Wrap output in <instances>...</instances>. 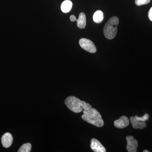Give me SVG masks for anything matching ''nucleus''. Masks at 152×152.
I'll return each mask as SVG.
<instances>
[{"label": "nucleus", "mask_w": 152, "mask_h": 152, "mask_svg": "<svg viewBox=\"0 0 152 152\" xmlns=\"http://www.w3.org/2000/svg\"><path fill=\"white\" fill-rule=\"evenodd\" d=\"M64 103L68 108L75 113H80L83 110L88 111L92 108L89 104L74 96L68 97L65 100Z\"/></svg>", "instance_id": "1"}, {"label": "nucleus", "mask_w": 152, "mask_h": 152, "mask_svg": "<svg viewBox=\"0 0 152 152\" xmlns=\"http://www.w3.org/2000/svg\"><path fill=\"white\" fill-rule=\"evenodd\" d=\"M83 113L82 118L85 121L98 127H102L104 126V122L102 116L96 109L92 108L88 111L83 110Z\"/></svg>", "instance_id": "2"}, {"label": "nucleus", "mask_w": 152, "mask_h": 152, "mask_svg": "<svg viewBox=\"0 0 152 152\" xmlns=\"http://www.w3.org/2000/svg\"><path fill=\"white\" fill-rule=\"evenodd\" d=\"M119 23L118 18L112 17L106 23L104 28L105 37L108 39H113L116 36L118 32V26Z\"/></svg>", "instance_id": "3"}, {"label": "nucleus", "mask_w": 152, "mask_h": 152, "mask_svg": "<svg viewBox=\"0 0 152 152\" xmlns=\"http://www.w3.org/2000/svg\"><path fill=\"white\" fill-rule=\"evenodd\" d=\"M79 44L82 48L89 53H94L96 52V48L91 41L86 38H82L79 41Z\"/></svg>", "instance_id": "4"}, {"label": "nucleus", "mask_w": 152, "mask_h": 152, "mask_svg": "<svg viewBox=\"0 0 152 152\" xmlns=\"http://www.w3.org/2000/svg\"><path fill=\"white\" fill-rule=\"evenodd\" d=\"M127 145L126 149L128 152H136L137 151V148L138 146L137 140H135L134 137L132 136H127L126 137Z\"/></svg>", "instance_id": "5"}, {"label": "nucleus", "mask_w": 152, "mask_h": 152, "mask_svg": "<svg viewBox=\"0 0 152 152\" xmlns=\"http://www.w3.org/2000/svg\"><path fill=\"white\" fill-rule=\"evenodd\" d=\"M91 148L95 152H105L106 149L100 142L97 139L93 138L91 140Z\"/></svg>", "instance_id": "6"}, {"label": "nucleus", "mask_w": 152, "mask_h": 152, "mask_svg": "<svg viewBox=\"0 0 152 152\" xmlns=\"http://www.w3.org/2000/svg\"><path fill=\"white\" fill-rule=\"evenodd\" d=\"M129 124V121L126 116H123L119 119L114 121V124L115 127L118 129H124L127 127Z\"/></svg>", "instance_id": "7"}, {"label": "nucleus", "mask_w": 152, "mask_h": 152, "mask_svg": "<svg viewBox=\"0 0 152 152\" xmlns=\"http://www.w3.org/2000/svg\"><path fill=\"white\" fill-rule=\"evenodd\" d=\"M1 140L3 147L5 148H8L12 144L13 138L10 133H6L2 137Z\"/></svg>", "instance_id": "8"}, {"label": "nucleus", "mask_w": 152, "mask_h": 152, "mask_svg": "<svg viewBox=\"0 0 152 152\" xmlns=\"http://www.w3.org/2000/svg\"><path fill=\"white\" fill-rule=\"evenodd\" d=\"M131 124L132 125L133 128L135 129H142L146 127L147 124L145 122L140 121L135 118L134 117L131 116L130 118Z\"/></svg>", "instance_id": "9"}, {"label": "nucleus", "mask_w": 152, "mask_h": 152, "mask_svg": "<svg viewBox=\"0 0 152 152\" xmlns=\"http://www.w3.org/2000/svg\"><path fill=\"white\" fill-rule=\"evenodd\" d=\"M77 26L79 28L83 29L86 28V18L84 13H81L79 16L78 19L77 20Z\"/></svg>", "instance_id": "10"}, {"label": "nucleus", "mask_w": 152, "mask_h": 152, "mask_svg": "<svg viewBox=\"0 0 152 152\" xmlns=\"http://www.w3.org/2000/svg\"><path fill=\"white\" fill-rule=\"evenodd\" d=\"M72 3L69 0H66L62 3L61 5V10L63 12H69L72 10Z\"/></svg>", "instance_id": "11"}, {"label": "nucleus", "mask_w": 152, "mask_h": 152, "mask_svg": "<svg viewBox=\"0 0 152 152\" xmlns=\"http://www.w3.org/2000/svg\"><path fill=\"white\" fill-rule=\"evenodd\" d=\"M93 20L96 23H100L104 20V14L102 11H96L93 16Z\"/></svg>", "instance_id": "12"}, {"label": "nucleus", "mask_w": 152, "mask_h": 152, "mask_svg": "<svg viewBox=\"0 0 152 152\" xmlns=\"http://www.w3.org/2000/svg\"><path fill=\"white\" fill-rule=\"evenodd\" d=\"M31 149V145L30 143H27L22 145L18 151V152H30Z\"/></svg>", "instance_id": "13"}, {"label": "nucleus", "mask_w": 152, "mask_h": 152, "mask_svg": "<svg viewBox=\"0 0 152 152\" xmlns=\"http://www.w3.org/2000/svg\"><path fill=\"white\" fill-rule=\"evenodd\" d=\"M149 117V116L148 114L146 113L143 116L140 117L138 116H135L134 118L136 120L140 121L145 122L148 120Z\"/></svg>", "instance_id": "14"}, {"label": "nucleus", "mask_w": 152, "mask_h": 152, "mask_svg": "<svg viewBox=\"0 0 152 152\" xmlns=\"http://www.w3.org/2000/svg\"><path fill=\"white\" fill-rule=\"evenodd\" d=\"M151 0H135V3L137 6H138L147 4Z\"/></svg>", "instance_id": "15"}, {"label": "nucleus", "mask_w": 152, "mask_h": 152, "mask_svg": "<svg viewBox=\"0 0 152 152\" xmlns=\"http://www.w3.org/2000/svg\"><path fill=\"white\" fill-rule=\"evenodd\" d=\"M148 16L149 18L152 21V7L150 9L149 11L148 14Z\"/></svg>", "instance_id": "16"}, {"label": "nucleus", "mask_w": 152, "mask_h": 152, "mask_svg": "<svg viewBox=\"0 0 152 152\" xmlns=\"http://www.w3.org/2000/svg\"><path fill=\"white\" fill-rule=\"evenodd\" d=\"M70 20L72 22H75L77 20L76 17L74 15H72L70 17Z\"/></svg>", "instance_id": "17"}, {"label": "nucleus", "mask_w": 152, "mask_h": 152, "mask_svg": "<svg viewBox=\"0 0 152 152\" xmlns=\"http://www.w3.org/2000/svg\"><path fill=\"white\" fill-rule=\"evenodd\" d=\"M143 152H149V151H148V150H145L143 151Z\"/></svg>", "instance_id": "18"}]
</instances>
